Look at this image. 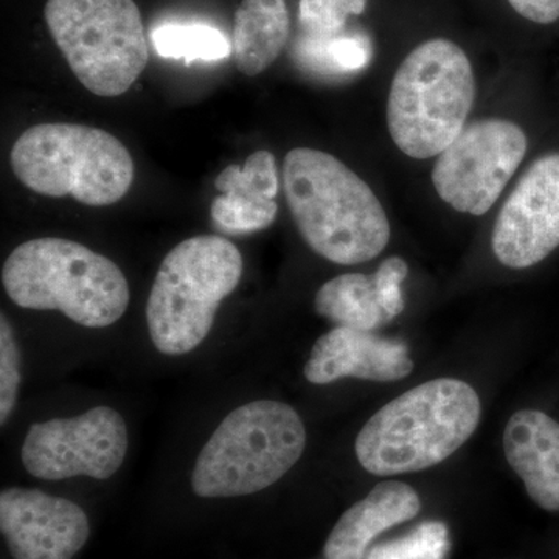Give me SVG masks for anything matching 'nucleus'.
I'll list each match as a JSON object with an SVG mask.
<instances>
[{"label":"nucleus","mask_w":559,"mask_h":559,"mask_svg":"<svg viewBox=\"0 0 559 559\" xmlns=\"http://www.w3.org/2000/svg\"><path fill=\"white\" fill-rule=\"evenodd\" d=\"M503 266L527 270L559 246V153L539 157L511 191L492 229Z\"/></svg>","instance_id":"11"},{"label":"nucleus","mask_w":559,"mask_h":559,"mask_svg":"<svg viewBox=\"0 0 559 559\" xmlns=\"http://www.w3.org/2000/svg\"><path fill=\"white\" fill-rule=\"evenodd\" d=\"M128 443L123 417L100 406L79 417L36 423L22 444L21 459L36 479L106 480L123 465Z\"/></svg>","instance_id":"10"},{"label":"nucleus","mask_w":559,"mask_h":559,"mask_svg":"<svg viewBox=\"0 0 559 559\" xmlns=\"http://www.w3.org/2000/svg\"><path fill=\"white\" fill-rule=\"evenodd\" d=\"M503 451L530 499L543 510L559 511V423L544 412H516L507 423Z\"/></svg>","instance_id":"14"},{"label":"nucleus","mask_w":559,"mask_h":559,"mask_svg":"<svg viewBox=\"0 0 559 559\" xmlns=\"http://www.w3.org/2000/svg\"><path fill=\"white\" fill-rule=\"evenodd\" d=\"M221 194H238L253 201H275L280 190L277 160L266 150L250 154L245 165H230L216 178Z\"/></svg>","instance_id":"20"},{"label":"nucleus","mask_w":559,"mask_h":559,"mask_svg":"<svg viewBox=\"0 0 559 559\" xmlns=\"http://www.w3.org/2000/svg\"><path fill=\"white\" fill-rule=\"evenodd\" d=\"M212 218L224 230L246 234L267 229L277 218V201H253L238 194H219L212 202Z\"/></svg>","instance_id":"22"},{"label":"nucleus","mask_w":559,"mask_h":559,"mask_svg":"<svg viewBox=\"0 0 559 559\" xmlns=\"http://www.w3.org/2000/svg\"><path fill=\"white\" fill-rule=\"evenodd\" d=\"M370 39L364 35H340L318 38L301 35L294 58L301 69L318 75L340 76L360 72L371 61Z\"/></svg>","instance_id":"18"},{"label":"nucleus","mask_w":559,"mask_h":559,"mask_svg":"<svg viewBox=\"0 0 559 559\" xmlns=\"http://www.w3.org/2000/svg\"><path fill=\"white\" fill-rule=\"evenodd\" d=\"M527 146V135L513 121H474L440 154L433 187L457 212L485 215L520 168Z\"/></svg>","instance_id":"9"},{"label":"nucleus","mask_w":559,"mask_h":559,"mask_svg":"<svg viewBox=\"0 0 559 559\" xmlns=\"http://www.w3.org/2000/svg\"><path fill=\"white\" fill-rule=\"evenodd\" d=\"M367 0H300L299 21L304 35L336 36L344 31L348 16L364 13Z\"/></svg>","instance_id":"23"},{"label":"nucleus","mask_w":559,"mask_h":559,"mask_svg":"<svg viewBox=\"0 0 559 559\" xmlns=\"http://www.w3.org/2000/svg\"><path fill=\"white\" fill-rule=\"evenodd\" d=\"M0 530L14 559H73L91 535L87 514L72 500L24 488L0 495Z\"/></svg>","instance_id":"12"},{"label":"nucleus","mask_w":559,"mask_h":559,"mask_svg":"<svg viewBox=\"0 0 559 559\" xmlns=\"http://www.w3.org/2000/svg\"><path fill=\"white\" fill-rule=\"evenodd\" d=\"M283 189L301 238L331 263H364L389 245L390 223L377 194L331 154L290 150Z\"/></svg>","instance_id":"1"},{"label":"nucleus","mask_w":559,"mask_h":559,"mask_svg":"<svg viewBox=\"0 0 559 559\" xmlns=\"http://www.w3.org/2000/svg\"><path fill=\"white\" fill-rule=\"evenodd\" d=\"M307 430L296 411L259 400L231 411L202 448L191 474L201 498H240L270 488L304 454Z\"/></svg>","instance_id":"4"},{"label":"nucleus","mask_w":559,"mask_h":559,"mask_svg":"<svg viewBox=\"0 0 559 559\" xmlns=\"http://www.w3.org/2000/svg\"><path fill=\"white\" fill-rule=\"evenodd\" d=\"M289 39V13L285 0H242L235 13V64L255 76L271 68Z\"/></svg>","instance_id":"16"},{"label":"nucleus","mask_w":559,"mask_h":559,"mask_svg":"<svg viewBox=\"0 0 559 559\" xmlns=\"http://www.w3.org/2000/svg\"><path fill=\"white\" fill-rule=\"evenodd\" d=\"M474 98L476 79L465 51L448 39L426 40L393 76L390 138L412 159L440 156L465 128Z\"/></svg>","instance_id":"5"},{"label":"nucleus","mask_w":559,"mask_h":559,"mask_svg":"<svg viewBox=\"0 0 559 559\" xmlns=\"http://www.w3.org/2000/svg\"><path fill=\"white\" fill-rule=\"evenodd\" d=\"M44 16L69 68L98 97L123 95L148 64L134 0H47Z\"/></svg>","instance_id":"8"},{"label":"nucleus","mask_w":559,"mask_h":559,"mask_svg":"<svg viewBox=\"0 0 559 559\" xmlns=\"http://www.w3.org/2000/svg\"><path fill=\"white\" fill-rule=\"evenodd\" d=\"M407 272H409V267H407L406 261L400 257H390L382 261L380 270L373 275L378 297H380L382 310L388 316L389 322L404 310L401 283L407 277Z\"/></svg>","instance_id":"25"},{"label":"nucleus","mask_w":559,"mask_h":559,"mask_svg":"<svg viewBox=\"0 0 559 559\" xmlns=\"http://www.w3.org/2000/svg\"><path fill=\"white\" fill-rule=\"evenodd\" d=\"M151 38L159 57L183 60L186 64L226 60L234 51L224 33L204 24H164Z\"/></svg>","instance_id":"19"},{"label":"nucleus","mask_w":559,"mask_h":559,"mask_svg":"<svg viewBox=\"0 0 559 559\" xmlns=\"http://www.w3.org/2000/svg\"><path fill=\"white\" fill-rule=\"evenodd\" d=\"M2 283L17 307L61 311L87 329H106L130 305V285L112 260L64 238H36L3 263Z\"/></svg>","instance_id":"3"},{"label":"nucleus","mask_w":559,"mask_h":559,"mask_svg":"<svg viewBox=\"0 0 559 559\" xmlns=\"http://www.w3.org/2000/svg\"><path fill=\"white\" fill-rule=\"evenodd\" d=\"M242 270L240 250L226 238L201 235L176 246L162 261L146 304L157 352L180 356L200 347L221 301L240 283Z\"/></svg>","instance_id":"7"},{"label":"nucleus","mask_w":559,"mask_h":559,"mask_svg":"<svg viewBox=\"0 0 559 559\" xmlns=\"http://www.w3.org/2000/svg\"><path fill=\"white\" fill-rule=\"evenodd\" d=\"M481 404L466 382L441 378L390 401L366 423L356 455L373 476L417 473L439 465L471 439Z\"/></svg>","instance_id":"2"},{"label":"nucleus","mask_w":559,"mask_h":559,"mask_svg":"<svg viewBox=\"0 0 559 559\" xmlns=\"http://www.w3.org/2000/svg\"><path fill=\"white\" fill-rule=\"evenodd\" d=\"M450 536L443 522H423L404 538L378 544L366 559H444Z\"/></svg>","instance_id":"21"},{"label":"nucleus","mask_w":559,"mask_h":559,"mask_svg":"<svg viewBox=\"0 0 559 559\" xmlns=\"http://www.w3.org/2000/svg\"><path fill=\"white\" fill-rule=\"evenodd\" d=\"M10 162L16 178L35 193L72 197L91 207L116 204L134 180L127 146L86 124H35L14 142Z\"/></svg>","instance_id":"6"},{"label":"nucleus","mask_w":559,"mask_h":559,"mask_svg":"<svg viewBox=\"0 0 559 559\" xmlns=\"http://www.w3.org/2000/svg\"><path fill=\"white\" fill-rule=\"evenodd\" d=\"M421 510L418 492L403 481H384L349 507L331 530L326 559H366L370 544L385 530L414 520Z\"/></svg>","instance_id":"15"},{"label":"nucleus","mask_w":559,"mask_h":559,"mask_svg":"<svg viewBox=\"0 0 559 559\" xmlns=\"http://www.w3.org/2000/svg\"><path fill=\"white\" fill-rule=\"evenodd\" d=\"M21 384V353L5 314L0 316V425L14 411Z\"/></svg>","instance_id":"24"},{"label":"nucleus","mask_w":559,"mask_h":559,"mask_svg":"<svg viewBox=\"0 0 559 559\" xmlns=\"http://www.w3.org/2000/svg\"><path fill=\"white\" fill-rule=\"evenodd\" d=\"M412 370L414 360L403 342L382 340L371 331L336 326L316 342L305 378L318 385L341 378L392 382L403 380Z\"/></svg>","instance_id":"13"},{"label":"nucleus","mask_w":559,"mask_h":559,"mask_svg":"<svg viewBox=\"0 0 559 559\" xmlns=\"http://www.w3.org/2000/svg\"><path fill=\"white\" fill-rule=\"evenodd\" d=\"M516 13L536 24H551L559 20V0H509Z\"/></svg>","instance_id":"26"},{"label":"nucleus","mask_w":559,"mask_h":559,"mask_svg":"<svg viewBox=\"0 0 559 559\" xmlns=\"http://www.w3.org/2000/svg\"><path fill=\"white\" fill-rule=\"evenodd\" d=\"M314 307L319 316L344 329L373 331L389 322L373 275L344 274L330 280L316 294Z\"/></svg>","instance_id":"17"}]
</instances>
